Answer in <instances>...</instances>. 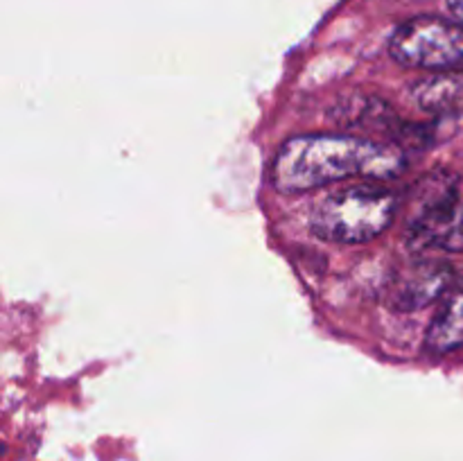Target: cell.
I'll return each instance as SVG.
<instances>
[{"instance_id": "7", "label": "cell", "mask_w": 463, "mask_h": 461, "mask_svg": "<svg viewBox=\"0 0 463 461\" xmlns=\"http://www.w3.org/2000/svg\"><path fill=\"white\" fill-rule=\"evenodd\" d=\"M411 99L430 116H459L463 113V71L434 72L414 81Z\"/></svg>"}, {"instance_id": "8", "label": "cell", "mask_w": 463, "mask_h": 461, "mask_svg": "<svg viewBox=\"0 0 463 461\" xmlns=\"http://www.w3.org/2000/svg\"><path fill=\"white\" fill-rule=\"evenodd\" d=\"M335 120H337L339 125L353 127V129L362 127V129L380 131V134H393L398 147H401L398 136L405 138V136H402V129H407L405 122H402L401 118H396V113H393L387 104L380 102V99L375 98H366V95L355 98V102L339 104V113L335 116Z\"/></svg>"}, {"instance_id": "2", "label": "cell", "mask_w": 463, "mask_h": 461, "mask_svg": "<svg viewBox=\"0 0 463 461\" xmlns=\"http://www.w3.org/2000/svg\"><path fill=\"white\" fill-rule=\"evenodd\" d=\"M401 199L373 183L351 185L321 199L310 212V230L324 242L364 244L396 221Z\"/></svg>"}, {"instance_id": "3", "label": "cell", "mask_w": 463, "mask_h": 461, "mask_svg": "<svg viewBox=\"0 0 463 461\" xmlns=\"http://www.w3.org/2000/svg\"><path fill=\"white\" fill-rule=\"evenodd\" d=\"M389 54L407 68L463 71V27L437 16H416L393 32Z\"/></svg>"}, {"instance_id": "4", "label": "cell", "mask_w": 463, "mask_h": 461, "mask_svg": "<svg viewBox=\"0 0 463 461\" xmlns=\"http://www.w3.org/2000/svg\"><path fill=\"white\" fill-rule=\"evenodd\" d=\"M459 199V179L455 174L437 172V174L425 176L423 183L414 190V202L407 215V247L414 251L443 249Z\"/></svg>"}, {"instance_id": "1", "label": "cell", "mask_w": 463, "mask_h": 461, "mask_svg": "<svg viewBox=\"0 0 463 461\" xmlns=\"http://www.w3.org/2000/svg\"><path fill=\"white\" fill-rule=\"evenodd\" d=\"M407 170L405 149L351 134H301L285 140L269 165L279 193L297 194L344 179H393Z\"/></svg>"}, {"instance_id": "9", "label": "cell", "mask_w": 463, "mask_h": 461, "mask_svg": "<svg viewBox=\"0 0 463 461\" xmlns=\"http://www.w3.org/2000/svg\"><path fill=\"white\" fill-rule=\"evenodd\" d=\"M443 251H463V194L457 203L455 220H452L450 233H448L446 244H443Z\"/></svg>"}, {"instance_id": "5", "label": "cell", "mask_w": 463, "mask_h": 461, "mask_svg": "<svg viewBox=\"0 0 463 461\" xmlns=\"http://www.w3.org/2000/svg\"><path fill=\"white\" fill-rule=\"evenodd\" d=\"M455 271L446 260H420L407 265L387 285L389 307L398 312L423 310L430 303L443 298L455 283Z\"/></svg>"}, {"instance_id": "10", "label": "cell", "mask_w": 463, "mask_h": 461, "mask_svg": "<svg viewBox=\"0 0 463 461\" xmlns=\"http://www.w3.org/2000/svg\"><path fill=\"white\" fill-rule=\"evenodd\" d=\"M448 5V12H450V16L455 18V23H459L463 27V0H446Z\"/></svg>"}, {"instance_id": "6", "label": "cell", "mask_w": 463, "mask_h": 461, "mask_svg": "<svg viewBox=\"0 0 463 461\" xmlns=\"http://www.w3.org/2000/svg\"><path fill=\"white\" fill-rule=\"evenodd\" d=\"M463 346V274L457 276L441 298L437 315L425 333V348L432 355H446Z\"/></svg>"}]
</instances>
